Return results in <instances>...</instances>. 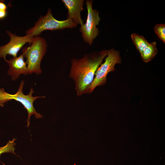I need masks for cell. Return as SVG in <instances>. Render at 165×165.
I'll return each mask as SVG.
<instances>
[{"label": "cell", "mask_w": 165, "mask_h": 165, "mask_svg": "<svg viewBox=\"0 0 165 165\" xmlns=\"http://www.w3.org/2000/svg\"><path fill=\"white\" fill-rule=\"evenodd\" d=\"M3 2V0H0V10L7 11V6Z\"/></svg>", "instance_id": "14"}, {"label": "cell", "mask_w": 165, "mask_h": 165, "mask_svg": "<svg viewBox=\"0 0 165 165\" xmlns=\"http://www.w3.org/2000/svg\"><path fill=\"white\" fill-rule=\"evenodd\" d=\"M158 52L156 43V42H153L149 43L140 54L143 61L147 63L151 61L154 58Z\"/></svg>", "instance_id": "10"}, {"label": "cell", "mask_w": 165, "mask_h": 165, "mask_svg": "<svg viewBox=\"0 0 165 165\" xmlns=\"http://www.w3.org/2000/svg\"><path fill=\"white\" fill-rule=\"evenodd\" d=\"M24 83V80L21 81L17 91L14 94L8 93L6 92L3 88H0V106L3 107L4 103L11 100H15L20 103L27 111L28 116L27 126L29 127L30 124V118L32 115H34L35 117L37 119L43 117L41 114L37 112L35 110L33 106L34 101L38 98H45V96H33L32 94L34 91L32 87L31 88L28 94H24L23 91Z\"/></svg>", "instance_id": "2"}, {"label": "cell", "mask_w": 165, "mask_h": 165, "mask_svg": "<svg viewBox=\"0 0 165 165\" xmlns=\"http://www.w3.org/2000/svg\"><path fill=\"white\" fill-rule=\"evenodd\" d=\"M8 64L9 68L7 72L13 80L14 81L18 78L21 74L26 75L28 74L27 65L24 60L23 54L18 57H13L9 60H5Z\"/></svg>", "instance_id": "8"}, {"label": "cell", "mask_w": 165, "mask_h": 165, "mask_svg": "<svg viewBox=\"0 0 165 165\" xmlns=\"http://www.w3.org/2000/svg\"><path fill=\"white\" fill-rule=\"evenodd\" d=\"M93 1H86L87 16L85 23L81 26L80 31L84 41L91 46L94 39L99 33L96 27L100 20L99 12L94 9L92 7Z\"/></svg>", "instance_id": "6"}, {"label": "cell", "mask_w": 165, "mask_h": 165, "mask_svg": "<svg viewBox=\"0 0 165 165\" xmlns=\"http://www.w3.org/2000/svg\"><path fill=\"white\" fill-rule=\"evenodd\" d=\"M154 31L159 38L165 43V25L158 24L154 27Z\"/></svg>", "instance_id": "13"}, {"label": "cell", "mask_w": 165, "mask_h": 165, "mask_svg": "<svg viewBox=\"0 0 165 165\" xmlns=\"http://www.w3.org/2000/svg\"><path fill=\"white\" fill-rule=\"evenodd\" d=\"M131 38L134 44L140 53L144 50L149 43L143 36L136 33L131 34Z\"/></svg>", "instance_id": "11"}, {"label": "cell", "mask_w": 165, "mask_h": 165, "mask_svg": "<svg viewBox=\"0 0 165 165\" xmlns=\"http://www.w3.org/2000/svg\"><path fill=\"white\" fill-rule=\"evenodd\" d=\"M104 63L97 68L91 84L87 90L86 93H92L97 86H103L107 82V76L110 72L114 71L115 66L121 62L119 53L113 48L108 50Z\"/></svg>", "instance_id": "5"}, {"label": "cell", "mask_w": 165, "mask_h": 165, "mask_svg": "<svg viewBox=\"0 0 165 165\" xmlns=\"http://www.w3.org/2000/svg\"><path fill=\"white\" fill-rule=\"evenodd\" d=\"M62 2L68 11L67 18L72 20L76 24L81 26L84 24L81 12L83 9L84 0H62Z\"/></svg>", "instance_id": "9"}, {"label": "cell", "mask_w": 165, "mask_h": 165, "mask_svg": "<svg viewBox=\"0 0 165 165\" xmlns=\"http://www.w3.org/2000/svg\"><path fill=\"white\" fill-rule=\"evenodd\" d=\"M6 32L9 36L10 41L6 45L0 47V57L3 58L5 60L7 54L13 57H16L18 53L23 46L27 43L30 44L35 37L29 35L20 36L8 31Z\"/></svg>", "instance_id": "7"}, {"label": "cell", "mask_w": 165, "mask_h": 165, "mask_svg": "<svg viewBox=\"0 0 165 165\" xmlns=\"http://www.w3.org/2000/svg\"><path fill=\"white\" fill-rule=\"evenodd\" d=\"M108 50L85 54L82 58L71 60L69 77L75 83L78 96L86 93L87 90L93 81L96 72L107 55Z\"/></svg>", "instance_id": "1"}, {"label": "cell", "mask_w": 165, "mask_h": 165, "mask_svg": "<svg viewBox=\"0 0 165 165\" xmlns=\"http://www.w3.org/2000/svg\"><path fill=\"white\" fill-rule=\"evenodd\" d=\"M16 140V139L13 138L12 141L9 140L5 145L0 147V156L4 153H10L16 155L14 152V146L16 145L15 141Z\"/></svg>", "instance_id": "12"}, {"label": "cell", "mask_w": 165, "mask_h": 165, "mask_svg": "<svg viewBox=\"0 0 165 165\" xmlns=\"http://www.w3.org/2000/svg\"><path fill=\"white\" fill-rule=\"evenodd\" d=\"M47 44L45 39L39 36L35 37L33 41L28 46L22 50L24 57L26 58L29 74L35 73L39 75L41 73V61L45 55Z\"/></svg>", "instance_id": "3"}, {"label": "cell", "mask_w": 165, "mask_h": 165, "mask_svg": "<svg viewBox=\"0 0 165 165\" xmlns=\"http://www.w3.org/2000/svg\"><path fill=\"white\" fill-rule=\"evenodd\" d=\"M7 15V11L0 10V20L6 18Z\"/></svg>", "instance_id": "15"}, {"label": "cell", "mask_w": 165, "mask_h": 165, "mask_svg": "<svg viewBox=\"0 0 165 165\" xmlns=\"http://www.w3.org/2000/svg\"><path fill=\"white\" fill-rule=\"evenodd\" d=\"M76 26L77 24L72 20L68 18L63 20L56 19L53 16L51 9H49L46 15L43 16H41L35 25L27 30L26 33V35L36 37L45 31L72 28Z\"/></svg>", "instance_id": "4"}]
</instances>
